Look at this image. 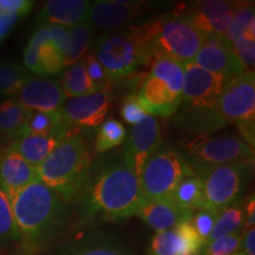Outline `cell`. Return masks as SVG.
<instances>
[{
	"label": "cell",
	"mask_w": 255,
	"mask_h": 255,
	"mask_svg": "<svg viewBox=\"0 0 255 255\" xmlns=\"http://www.w3.org/2000/svg\"><path fill=\"white\" fill-rule=\"evenodd\" d=\"M92 53L110 82L129 77L139 66L151 62L133 26L102 34L96 40Z\"/></svg>",
	"instance_id": "8992f818"
},
{
	"label": "cell",
	"mask_w": 255,
	"mask_h": 255,
	"mask_svg": "<svg viewBox=\"0 0 255 255\" xmlns=\"http://www.w3.org/2000/svg\"><path fill=\"white\" fill-rule=\"evenodd\" d=\"M17 240H19V233L14 221L11 200L6 191L0 188V248Z\"/></svg>",
	"instance_id": "e575fe53"
},
{
	"label": "cell",
	"mask_w": 255,
	"mask_h": 255,
	"mask_svg": "<svg viewBox=\"0 0 255 255\" xmlns=\"http://www.w3.org/2000/svg\"><path fill=\"white\" fill-rule=\"evenodd\" d=\"M245 222H246V213H245L244 206L240 205L239 202L222 209L216 216L208 244L216 240V239L225 237V235L242 232Z\"/></svg>",
	"instance_id": "4dcf8cb0"
},
{
	"label": "cell",
	"mask_w": 255,
	"mask_h": 255,
	"mask_svg": "<svg viewBox=\"0 0 255 255\" xmlns=\"http://www.w3.org/2000/svg\"><path fill=\"white\" fill-rule=\"evenodd\" d=\"M194 255H207V254L205 253V250H203V251H201L200 253H197V254H194Z\"/></svg>",
	"instance_id": "f6af8a7d"
},
{
	"label": "cell",
	"mask_w": 255,
	"mask_h": 255,
	"mask_svg": "<svg viewBox=\"0 0 255 255\" xmlns=\"http://www.w3.org/2000/svg\"><path fill=\"white\" fill-rule=\"evenodd\" d=\"M216 109L222 119L237 127L255 122V73L246 71L228 81Z\"/></svg>",
	"instance_id": "30bf717a"
},
{
	"label": "cell",
	"mask_w": 255,
	"mask_h": 255,
	"mask_svg": "<svg viewBox=\"0 0 255 255\" xmlns=\"http://www.w3.org/2000/svg\"><path fill=\"white\" fill-rule=\"evenodd\" d=\"M69 33V47L65 56H64L65 66L78 62L85 56L89 46H90L91 38L95 33V27L88 21V23H83L70 27Z\"/></svg>",
	"instance_id": "d6a6232c"
},
{
	"label": "cell",
	"mask_w": 255,
	"mask_h": 255,
	"mask_svg": "<svg viewBox=\"0 0 255 255\" xmlns=\"http://www.w3.org/2000/svg\"><path fill=\"white\" fill-rule=\"evenodd\" d=\"M64 255H130L123 245L108 235L82 239L64 252Z\"/></svg>",
	"instance_id": "484cf974"
},
{
	"label": "cell",
	"mask_w": 255,
	"mask_h": 255,
	"mask_svg": "<svg viewBox=\"0 0 255 255\" xmlns=\"http://www.w3.org/2000/svg\"><path fill=\"white\" fill-rule=\"evenodd\" d=\"M248 31H255L254 1H237L223 41L232 47L233 43Z\"/></svg>",
	"instance_id": "f546056e"
},
{
	"label": "cell",
	"mask_w": 255,
	"mask_h": 255,
	"mask_svg": "<svg viewBox=\"0 0 255 255\" xmlns=\"http://www.w3.org/2000/svg\"><path fill=\"white\" fill-rule=\"evenodd\" d=\"M244 234L242 232L225 235L209 242L205 247L207 255H233L241 251Z\"/></svg>",
	"instance_id": "8d00e7d4"
},
{
	"label": "cell",
	"mask_w": 255,
	"mask_h": 255,
	"mask_svg": "<svg viewBox=\"0 0 255 255\" xmlns=\"http://www.w3.org/2000/svg\"><path fill=\"white\" fill-rule=\"evenodd\" d=\"M229 79L208 72L194 62L184 64L183 107L215 108Z\"/></svg>",
	"instance_id": "4fadbf2b"
},
{
	"label": "cell",
	"mask_w": 255,
	"mask_h": 255,
	"mask_svg": "<svg viewBox=\"0 0 255 255\" xmlns=\"http://www.w3.org/2000/svg\"><path fill=\"white\" fill-rule=\"evenodd\" d=\"M19 17L15 15L6 14L0 12V44L5 40V38L8 36L9 32L12 31V28L15 26L17 21L19 20Z\"/></svg>",
	"instance_id": "b9f144b4"
},
{
	"label": "cell",
	"mask_w": 255,
	"mask_h": 255,
	"mask_svg": "<svg viewBox=\"0 0 255 255\" xmlns=\"http://www.w3.org/2000/svg\"><path fill=\"white\" fill-rule=\"evenodd\" d=\"M235 5L237 1L229 0H201L178 6L174 12L206 37L223 38Z\"/></svg>",
	"instance_id": "8fae6325"
},
{
	"label": "cell",
	"mask_w": 255,
	"mask_h": 255,
	"mask_svg": "<svg viewBox=\"0 0 255 255\" xmlns=\"http://www.w3.org/2000/svg\"><path fill=\"white\" fill-rule=\"evenodd\" d=\"M111 102L113 94L109 88L96 90L79 97L70 98L60 109V115L72 131L95 129L104 121Z\"/></svg>",
	"instance_id": "7c38bea8"
},
{
	"label": "cell",
	"mask_w": 255,
	"mask_h": 255,
	"mask_svg": "<svg viewBox=\"0 0 255 255\" xmlns=\"http://www.w3.org/2000/svg\"><path fill=\"white\" fill-rule=\"evenodd\" d=\"M9 200L19 240L28 252L43 247L68 219V208L62 197L40 181L28 184Z\"/></svg>",
	"instance_id": "7a4b0ae2"
},
{
	"label": "cell",
	"mask_w": 255,
	"mask_h": 255,
	"mask_svg": "<svg viewBox=\"0 0 255 255\" xmlns=\"http://www.w3.org/2000/svg\"><path fill=\"white\" fill-rule=\"evenodd\" d=\"M83 191V206L89 216L121 220L137 215L143 201L139 177L122 156L110 157L91 168Z\"/></svg>",
	"instance_id": "6da1fadb"
},
{
	"label": "cell",
	"mask_w": 255,
	"mask_h": 255,
	"mask_svg": "<svg viewBox=\"0 0 255 255\" xmlns=\"http://www.w3.org/2000/svg\"><path fill=\"white\" fill-rule=\"evenodd\" d=\"M127 138V130L123 124L115 119L102 122L95 138V150L107 152L122 144Z\"/></svg>",
	"instance_id": "836d02e7"
},
{
	"label": "cell",
	"mask_w": 255,
	"mask_h": 255,
	"mask_svg": "<svg viewBox=\"0 0 255 255\" xmlns=\"http://www.w3.org/2000/svg\"><path fill=\"white\" fill-rule=\"evenodd\" d=\"M205 247L190 220H187L169 231L156 233L151 238L149 255H194Z\"/></svg>",
	"instance_id": "ac0fdd59"
},
{
	"label": "cell",
	"mask_w": 255,
	"mask_h": 255,
	"mask_svg": "<svg viewBox=\"0 0 255 255\" xmlns=\"http://www.w3.org/2000/svg\"><path fill=\"white\" fill-rule=\"evenodd\" d=\"M216 216H218V212L205 208L196 210L195 214L193 213V215H191L190 218L191 225H193L194 229H195L197 234H199V237L202 239L203 242H205L206 246L207 244H208L213 227H214Z\"/></svg>",
	"instance_id": "74e56055"
},
{
	"label": "cell",
	"mask_w": 255,
	"mask_h": 255,
	"mask_svg": "<svg viewBox=\"0 0 255 255\" xmlns=\"http://www.w3.org/2000/svg\"><path fill=\"white\" fill-rule=\"evenodd\" d=\"M233 51L246 71H254L255 31H248L233 43Z\"/></svg>",
	"instance_id": "d590c367"
},
{
	"label": "cell",
	"mask_w": 255,
	"mask_h": 255,
	"mask_svg": "<svg viewBox=\"0 0 255 255\" xmlns=\"http://www.w3.org/2000/svg\"><path fill=\"white\" fill-rule=\"evenodd\" d=\"M71 132L75 131H72L64 122L60 111L56 113L27 111L24 135L50 136L63 139Z\"/></svg>",
	"instance_id": "cb8c5ba5"
},
{
	"label": "cell",
	"mask_w": 255,
	"mask_h": 255,
	"mask_svg": "<svg viewBox=\"0 0 255 255\" xmlns=\"http://www.w3.org/2000/svg\"><path fill=\"white\" fill-rule=\"evenodd\" d=\"M195 173L219 165L254 163V148L240 136L225 133L219 136H196L184 143L178 150Z\"/></svg>",
	"instance_id": "52a82bcc"
},
{
	"label": "cell",
	"mask_w": 255,
	"mask_h": 255,
	"mask_svg": "<svg viewBox=\"0 0 255 255\" xmlns=\"http://www.w3.org/2000/svg\"><path fill=\"white\" fill-rule=\"evenodd\" d=\"M33 75L24 65L0 62V95L17 96Z\"/></svg>",
	"instance_id": "1f68e13d"
},
{
	"label": "cell",
	"mask_w": 255,
	"mask_h": 255,
	"mask_svg": "<svg viewBox=\"0 0 255 255\" xmlns=\"http://www.w3.org/2000/svg\"><path fill=\"white\" fill-rule=\"evenodd\" d=\"M171 199L178 206L191 213L207 208L205 194H203V183L197 174L184 177L175 188Z\"/></svg>",
	"instance_id": "83f0119b"
},
{
	"label": "cell",
	"mask_w": 255,
	"mask_h": 255,
	"mask_svg": "<svg viewBox=\"0 0 255 255\" xmlns=\"http://www.w3.org/2000/svg\"><path fill=\"white\" fill-rule=\"evenodd\" d=\"M33 4L31 0H0V12L21 18L31 11Z\"/></svg>",
	"instance_id": "60d3db41"
},
{
	"label": "cell",
	"mask_w": 255,
	"mask_h": 255,
	"mask_svg": "<svg viewBox=\"0 0 255 255\" xmlns=\"http://www.w3.org/2000/svg\"><path fill=\"white\" fill-rule=\"evenodd\" d=\"M245 213H246V222H245V226H246L248 229L254 228V225H255V201H254V195H252L250 201H248L246 209H245Z\"/></svg>",
	"instance_id": "ee69618b"
},
{
	"label": "cell",
	"mask_w": 255,
	"mask_h": 255,
	"mask_svg": "<svg viewBox=\"0 0 255 255\" xmlns=\"http://www.w3.org/2000/svg\"><path fill=\"white\" fill-rule=\"evenodd\" d=\"M17 96V102L23 109L40 113L60 111L68 100L59 81L34 76L24 85Z\"/></svg>",
	"instance_id": "2e32d148"
},
{
	"label": "cell",
	"mask_w": 255,
	"mask_h": 255,
	"mask_svg": "<svg viewBox=\"0 0 255 255\" xmlns=\"http://www.w3.org/2000/svg\"><path fill=\"white\" fill-rule=\"evenodd\" d=\"M254 163H232L197 173L203 183L206 207L221 212L237 203L246 190Z\"/></svg>",
	"instance_id": "9c48e42d"
},
{
	"label": "cell",
	"mask_w": 255,
	"mask_h": 255,
	"mask_svg": "<svg viewBox=\"0 0 255 255\" xmlns=\"http://www.w3.org/2000/svg\"><path fill=\"white\" fill-rule=\"evenodd\" d=\"M133 28L151 62L161 57L182 63L193 62L201 46L208 39L175 12L133 25Z\"/></svg>",
	"instance_id": "277c9868"
},
{
	"label": "cell",
	"mask_w": 255,
	"mask_h": 255,
	"mask_svg": "<svg viewBox=\"0 0 255 255\" xmlns=\"http://www.w3.org/2000/svg\"><path fill=\"white\" fill-rule=\"evenodd\" d=\"M60 81H62L60 84H62L64 94L69 100L96 91L91 79L88 76L83 58L66 66L62 73Z\"/></svg>",
	"instance_id": "f1b7e54d"
},
{
	"label": "cell",
	"mask_w": 255,
	"mask_h": 255,
	"mask_svg": "<svg viewBox=\"0 0 255 255\" xmlns=\"http://www.w3.org/2000/svg\"><path fill=\"white\" fill-rule=\"evenodd\" d=\"M92 168V150L84 132L75 131L60 139L38 167L39 181L63 201L77 195Z\"/></svg>",
	"instance_id": "3957f363"
},
{
	"label": "cell",
	"mask_w": 255,
	"mask_h": 255,
	"mask_svg": "<svg viewBox=\"0 0 255 255\" xmlns=\"http://www.w3.org/2000/svg\"><path fill=\"white\" fill-rule=\"evenodd\" d=\"M83 60H84L85 69H87L89 78L91 79L92 84H94L95 90H102V89L109 88L111 83L110 79L94 53L87 52L85 56L83 57Z\"/></svg>",
	"instance_id": "f35d334b"
},
{
	"label": "cell",
	"mask_w": 255,
	"mask_h": 255,
	"mask_svg": "<svg viewBox=\"0 0 255 255\" xmlns=\"http://www.w3.org/2000/svg\"><path fill=\"white\" fill-rule=\"evenodd\" d=\"M137 215L152 231L161 233L176 227L181 222L190 220L193 213L178 206L171 197H165L143 200Z\"/></svg>",
	"instance_id": "44dd1931"
},
{
	"label": "cell",
	"mask_w": 255,
	"mask_h": 255,
	"mask_svg": "<svg viewBox=\"0 0 255 255\" xmlns=\"http://www.w3.org/2000/svg\"><path fill=\"white\" fill-rule=\"evenodd\" d=\"M162 143L159 122L149 116L136 126H132L129 136L124 141L122 158L126 164L139 177L143 168L151 155Z\"/></svg>",
	"instance_id": "5bb4252c"
},
{
	"label": "cell",
	"mask_w": 255,
	"mask_h": 255,
	"mask_svg": "<svg viewBox=\"0 0 255 255\" xmlns=\"http://www.w3.org/2000/svg\"><path fill=\"white\" fill-rule=\"evenodd\" d=\"M174 127L182 131L196 133L197 136L210 135L221 130L228 123L222 119L215 108H189L183 107L175 114Z\"/></svg>",
	"instance_id": "603a6c76"
},
{
	"label": "cell",
	"mask_w": 255,
	"mask_h": 255,
	"mask_svg": "<svg viewBox=\"0 0 255 255\" xmlns=\"http://www.w3.org/2000/svg\"><path fill=\"white\" fill-rule=\"evenodd\" d=\"M121 116L126 122L136 126V124L143 122L146 117H149V115L141 107L137 95L129 94L126 96L122 107H121Z\"/></svg>",
	"instance_id": "ab89813d"
},
{
	"label": "cell",
	"mask_w": 255,
	"mask_h": 255,
	"mask_svg": "<svg viewBox=\"0 0 255 255\" xmlns=\"http://www.w3.org/2000/svg\"><path fill=\"white\" fill-rule=\"evenodd\" d=\"M27 111L23 109L17 100H6L0 104V138H20L24 135Z\"/></svg>",
	"instance_id": "4316f807"
},
{
	"label": "cell",
	"mask_w": 255,
	"mask_h": 255,
	"mask_svg": "<svg viewBox=\"0 0 255 255\" xmlns=\"http://www.w3.org/2000/svg\"><path fill=\"white\" fill-rule=\"evenodd\" d=\"M191 175L196 173L184 161L178 149L162 142L139 175L143 200L171 197L177 184Z\"/></svg>",
	"instance_id": "ba28073f"
},
{
	"label": "cell",
	"mask_w": 255,
	"mask_h": 255,
	"mask_svg": "<svg viewBox=\"0 0 255 255\" xmlns=\"http://www.w3.org/2000/svg\"><path fill=\"white\" fill-rule=\"evenodd\" d=\"M37 181L38 168L28 164L11 146L0 149V188L9 197Z\"/></svg>",
	"instance_id": "ffe728a7"
},
{
	"label": "cell",
	"mask_w": 255,
	"mask_h": 255,
	"mask_svg": "<svg viewBox=\"0 0 255 255\" xmlns=\"http://www.w3.org/2000/svg\"><path fill=\"white\" fill-rule=\"evenodd\" d=\"M60 139L50 136L24 135L9 145L28 164L38 168L45 161L51 151L56 148Z\"/></svg>",
	"instance_id": "d4e9b609"
},
{
	"label": "cell",
	"mask_w": 255,
	"mask_h": 255,
	"mask_svg": "<svg viewBox=\"0 0 255 255\" xmlns=\"http://www.w3.org/2000/svg\"><path fill=\"white\" fill-rule=\"evenodd\" d=\"M149 4L145 1H121V0H98L91 2L89 20L94 27L103 31H113L135 20L145 11Z\"/></svg>",
	"instance_id": "e0dca14e"
},
{
	"label": "cell",
	"mask_w": 255,
	"mask_h": 255,
	"mask_svg": "<svg viewBox=\"0 0 255 255\" xmlns=\"http://www.w3.org/2000/svg\"><path fill=\"white\" fill-rule=\"evenodd\" d=\"M193 62L206 71L222 76L229 81L246 72L234 51L223 41V38L209 37Z\"/></svg>",
	"instance_id": "d6986e66"
},
{
	"label": "cell",
	"mask_w": 255,
	"mask_h": 255,
	"mask_svg": "<svg viewBox=\"0 0 255 255\" xmlns=\"http://www.w3.org/2000/svg\"><path fill=\"white\" fill-rule=\"evenodd\" d=\"M24 66L41 77L62 75L65 70L62 53L51 43L45 26L37 27L24 51Z\"/></svg>",
	"instance_id": "9a60e30c"
},
{
	"label": "cell",
	"mask_w": 255,
	"mask_h": 255,
	"mask_svg": "<svg viewBox=\"0 0 255 255\" xmlns=\"http://www.w3.org/2000/svg\"><path fill=\"white\" fill-rule=\"evenodd\" d=\"M184 64L161 57L152 60L151 69L139 87V104L149 116L171 117L182 104Z\"/></svg>",
	"instance_id": "5b68a950"
},
{
	"label": "cell",
	"mask_w": 255,
	"mask_h": 255,
	"mask_svg": "<svg viewBox=\"0 0 255 255\" xmlns=\"http://www.w3.org/2000/svg\"><path fill=\"white\" fill-rule=\"evenodd\" d=\"M91 2L87 0H50L38 13L34 24L37 27L59 25L72 27L88 23Z\"/></svg>",
	"instance_id": "7402d4cb"
},
{
	"label": "cell",
	"mask_w": 255,
	"mask_h": 255,
	"mask_svg": "<svg viewBox=\"0 0 255 255\" xmlns=\"http://www.w3.org/2000/svg\"><path fill=\"white\" fill-rule=\"evenodd\" d=\"M242 253L244 255H255V229L250 228L242 240Z\"/></svg>",
	"instance_id": "7bdbcfd3"
}]
</instances>
